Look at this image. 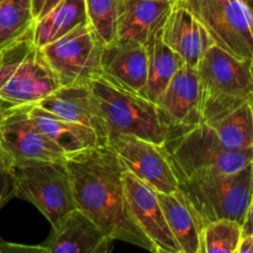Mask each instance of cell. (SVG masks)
Here are the masks:
<instances>
[{
	"mask_svg": "<svg viewBox=\"0 0 253 253\" xmlns=\"http://www.w3.org/2000/svg\"><path fill=\"white\" fill-rule=\"evenodd\" d=\"M77 209L108 239L128 242L155 253L156 247L131 214L126 197L125 167L109 145L66 156Z\"/></svg>",
	"mask_w": 253,
	"mask_h": 253,
	"instance_id": "obj_1",
	"label": "cell"
},
{
	"mask_svg": "<svg viewBox=\"0 0 253 253\" xmlns=\"http://www.w3.org/2000/svg\"><path fill=\"white\" fill-rule=\"evenodd\" d=\"M179 192L202 229L221 220L244 224L252 197L251 165L230 174H200L179 180Z\"/></svg>",
	"mask_w": 253,
	"mask_h": 253,
	"instance_id": "obj_2",
	"label": "cell"
},
{
	"mask_svg": "<svg viewBox=\"0 0 253 253\" xmlns=\"http://www.w3.org/2000/svg\"><path fill=\"white\" fill-rule=\"evenodd\" d=\"M32 35L0 51L1 111L36 105L61 86Z\"/></svg>",
	"mask_w": 253,
	"mask_h": 253,
	"instance_id": "obj_3",
	"label": "cell"
},
{
	"mask_svg": "<svg viewBox=\"0 0 253 253\" xmlns=\"http://www.w3.org/2000/svg\"><path fill=\"white\" fill-rule=\"evenodd\" d=\"M178 180L200 174H230L251 165L253 148L229 150L205 124L195 126L163 145Z\"/></svg>",
	"mask_w": 253,
	"mask_h": 253,
	"instance_id": "obj_4",
	"label": "cell"
},
{
	"mask_svg": "<svg viewBox=\"0 0 253 253\" xmlns=\"http://www.w3.org/2000/svg\"><path fill=\"white\" fill-rule=\"evenodd\" d=\"M89 86L99 103L108 138L126 135L165 145L168 130L155 103L140 94L124 90L101 77L91 81Z\"/></svg>",
	"mask_w": 253,
	"mask_h": 253,
	"instance_id": "obj_5",
	"label": "cell"
},
{
	"mask_svg": "<svg viewBox=\"0 0 253 253\" xmlns=\"http://www.w3.org/2000/svg\"><path fill=\"white\" fill-rule=\"evenodd\" d=\"M11 179L12 195L34 204L52 226L77 209L66 160L14 163Z\"/></svg>",
	"mask_w": 253,
	"mask_h": 253,
	"instance_id": "obj_6",
	"label": "cell"
},
{
	"mask_svg": "<svg viewBox=\"0 0 253 253\" xmlns=\"http://www.w3.org/2000/svg\"><path fill=\"white\" fill-rule=\"evenodd\" d=\"M205 27L215 46L241 61L253 56V14L240 0H177Z\"/></svg>",
	"mask_w": 253,
	"mask_h": 253,
	"instance_id": "obj_7",
	"label": "cell"
},
{
	"mask_svg": "<svg viewBox=\"0 0 253 253\" xmlns=\"http://www.w3.org/2000/svg\"><path fill=\"white\" fill-rule=\"evenodd\" d=\"M104 43L89 25L78 27L52 43L41 47L42 57L61 86L88 85L101 77Z\"/></svg>",
	"mask_w": 253,
	"mask_h": 253,
	"instance_id": "obj_8",
	"label": "cell"
},
{
	"mask_svg": "<svg viewBox=\"0 0 253 253\" xmlns=\"http://www.w3.org/2000/svg\"><path fill=\"white\" fill-rule=\"evenodd\" d=\"M125 169L162 194L178 190L179 180L163 146L133 136L116 135L108 138Z\"/></svg>",
	"mask_w": 253,
	"mask_h": 253,
	"instance_id": "obj_9",
	"label": "cell"
},
{
	"mask_svg": "<svg viewBox=\"0 0 253 253\" xmlns=\"http://www.w3.org/2000/svg\"><path fill=\"white\" fill-rule=\"evenodd\" d=\"M204 99L249 101L253 91L250 62L235 58L217 46H211L197 67Z\"/></svg>",
	"mask_w": 253,
	"mask_h": 253,
	"instance_id": "obj_10",
	"label": "cell"
},
{
	"mask_svg": "<svg viewBox=\"0 0 253 253\" xmlns=\"http://www.w3.org/2000/svg\"><path fill=\"white\" fill-rule=\"evenodd\" d=\"M156 105L168 130V138L203 124L204 91L197 68L184 64L173 77Z\"/></svg>",
	"mask_w": 253,
	"mask_h": 253,
	"instance_id": "obj_11",
	"label": "cell"
},
{
	"mask_svg": "<svg viewBox=\"0 0 253 253\" xmlns=\"http://www.w3.org/2000/svg\"><path fill=\"white\" fill-rule=\"evenodd\" d=\"M27 106L0 113V137L11 163L66 160L63 151L46 137L31 120Z\"/></svg>",
	"mask_w": 253,
	"mask_h": 253,
	"instance_id": "obj_12",
	"label": "cell"
},
{
	"mask_svg": "<svg viewBox=\"0 0 253 253\" xmlns=\"http://www.w3.org/2000/svg\"><path fill=\"white\" fill-rule=\"evenodd\" d=\"M101 78L126 91L142 94L147 82L148 56L145 44L116 37L104 44L100 58Z\"/></svg>",
	"mask_w": 253,
	"mask_h": 253,
	"instance_id": "obj_13",
	"label": "cell"
},
{
	"mask_svg": "<svg viewBox=\"0 0 253 253\" xmlns=\"http://www.w3.org/2000/svg\"><path fill=\"white\" fill-rule=\"evenodd\" d=\"M124 184L131 214L153 246L166 251H180L166 221L156 190L127 170L124 173Z\"/></svg>",
	"mask_w": 253,
	"mask_h": 253,
	"instance_id": "obj_14",
	"label": "cell"
},
{
	"mask_svg": "<svg viewBox=\"0 0 253 253\" xmlns=\"http://www.w3.org/2000/svg\"><path fill=\"white\" fill-rule=\"evenodd\" d=\"M36 105L63 120L91 128L100 140L108 145V128L104 123L98 100L89 84L59 86Z\"/></svg>",
	"mask_w": 253,
	"mask_h": 253,
	"instance_id": "obj_15",
	"label": "cell"
},
{
	"mask_svg": "<svg viewBox=\"0 0 253 253\" xmlns=\"http://www.w3.org/2000/svg\"><path fill=\"white\" fill-rule=\"evenodd\" d=\"M162 41L174 51L187 66L193 68H197L208 49L214 46L205 27L189 10L178 4H174L163 26Z\"/></svg>",
	"mask_w": 253,
	"mask_h": 253,
	"instance_id": "obj_16",
	"label": "cell"
},
{
	"mask_svg": "<svg viewBox=\"0 0 253 253\" xmlns=\"http://www.w3.org/2000/svg\"><path fill=\"white\" fill-rule=\"evenodd\" d=\"M174 4V0H121L118 37L146 44L162 31Z\"/></svg>",
	"mask_w": 253,
	"mask_h": 253,
	"instance_id": "obj_17",
	"label": "cell"
},
{
	"mask_svg": "<svg viewBox=\"0 0 253 253\" xmlns=\"http://www.w3.org/2000/svg\"><path fill=\"white\" fill-rule=\"evenodd\" d=\"M106 239L89 217L76 209L52 226L43 246L47 253H96Z\"/></svg>",
	"mask_w": 253,
	"mask_h": 253,
	"instance_id": "obj_18",
	"label": "cell"
},
{
	"mask_svg": "<svg viewBox=\"0 0 253 253\" xmlns=\"http://www.w3.org/2000/svg\"><path fill=\"white\" fill-rule=\"evenodd\" d=\"M29 115L36 127L54 145L58 146L66 156L96 146H105L91 128L63 120L39 105H30Z\"/></svg>",
	"mask_w": 253,
	"mask_h": 253,
	"instance_id": "obj_19",
	"label": "cell"
},
{
	"mask_svg": "<svg viewBox=\"0 0 253 253\" xmlns=\"http://www.w3.org/2000/svg\"><path fill=\"white\" fill-rule=\"evenodd\" d=\"M203 124L209 126L229 150L253 148V116L249 101L237 108L204 116Z\"/></svg>",
	"mask_w": 253,
	"mask_h": 253,
	"instance_id": "obj_20",
	"label": "cell"
},
{
	"mask_svg": "<svg viewBox=\"0 0 253 253\" xmlns=\"http://www.w3.org/2000/svg\"><path fill=\"white\" fill-rule=\"evenodd\" d=\"M157 198L162 207L168 227L180 251L184 253H199L203 229L179 189L170 194L157 193Z\"/></svg>",
	"mask_w": 253,
	"mask_h": 253,
	"instance_id": "obj_21",
	"label": "cell"
},
{
	"mask_svg": "<svg viewBox=\"0 0 253 253\" xmlns=\"http://www.w3.org/2000/svg\"><path fill=\"white\" fill-rule=\"evenodd\" d=\"M89 25L84 0H61L34 26L32 40L39 48L57 41L78 27Z\"/></svg>",
	"mask_w": 253,
	"mask_h": 253,
	"instance_id": "obj_22",
	"label": "cell"
},
{
	"mask_svg": "<svg viewBox=\"0 0 253 253\" xmlns=\"http://www.w3.org/2000/svg\"><path fill=\"white\" fill-rule=\"evenodd\" d=\"M148 56L147 82L141 95L157 104L173 77L184 66L183 59L162 41V31L145 44Z\"/></svg>",
	"mask_w": 253,
	"mask_h": 253,
	"instance_id": "obj_23",
	"label": "cell"
},
{
	"mask_svg": "<svg viewBox=\"0 0 253 253\" xmlns=\"http://www.w3.org/2000/svg\"><path fill=\"white\" fill-rule=\"evenodd\" d=\"M32 0H0V51L34 32Z\"/></svg>",
	"mask_w": 253,
	"mask_h": 253,
	"instance_id": "obj_24",
	"label": "cell"
},
{
	"mask_svg": "<svg viewBox=\"0 0 253 253\" xmlns=\"http://www.w3.org/2000/svg\"><path fill=\"white\" fill-rule=\"evenodd\" d=\"M242 239L241 225L229 220L203 227L199 253H236Z\"/></svg>",
	"mask_w": 253,
	"mask_h": 253,
	"instance_id": "obj_25",
	"label": "cell"
},
{
	"mask_svg": "<svg viewBox=\"0 0 253 253\" xmlns=\"http://www.w3.org/2000/svg\"><path fill=\"white\" fill-rule=\"evenodd\" d=\"M89 26L104 44L118 37L121 0H84Z\"/></svg>",
	"mask_w": 253,
	"mask_h": 253,
	"instance_id": "obj_26",
	"label": "cell"
},
{
	"mask_svg": "<svg viewBox=\"0 0 253 253\" xmlns=\"http://www.w3.org/2000/svg\"><path fill=\"white\" fill-rule=\"evenodd\" d=\"M1 113V110H0ZM12 163L2 146L0 137V209L9 202L12 195V179H11Z\"/></svg>",
	"mask_w": 253,
	"mask_h": 253,
	"instance_id": "obj_27",
	"label": "cell"
},
{
	"mask_svg": "<svg viewBox=\"0 0 253 253\" xmlns=\"http://www.w3.org/2000/svg\"><path fill=\"white\" fill-rule=\"evenodd\" d=\"M0 253H47V249L42 246H29V245L0 242Z\"/></svg>",
	"mask_w": 253,
	"mask_h": 253,
	"instance_id": "obj_28",
	"label": "cell"
},
{
	"mask_svg": "<svg viewBox=\"0 0 253 253\" xmlns=\"http://www.w3.org/2000/svg\"><path fill=\"white\" fill-rule=\"evenodd\" d=\"M61 0H32V10H34L35 19L40 20L51 11Z\"/></svg>",
	"mask_w": 253,
	"mask_h": 253,
	"instance_id": "obj_29",
	"label": "cell"
},
{
	"mask_svg": "<svg viewBox=\"0 0 253 253\" xmlns=\"http://www.w3.org/2000/svg\"><path fill=\"white\" fill-rule=\"evenodd\" d=\"M242 230V237L251 236L253 235V192L251 197V202H250L249 209H247L246 216H245L244 224L241 225Z\"/></svg>",
	"mask_w": 253,
	"mask_h": 253,
	"instance_id": "obj_30",
	"label": "cell"
},
{
	"mask_svg": "<svg viewBox=\"0 0 253 253\" xmlns=\"http://www.w3.org/2000/svg\"><path fill=\"white\" fill-rule=\"evenodd\" d=\"M236 253H253V235L242 237Z\"/></svg>",
	"mask_w": 253,
	"mask_h": 253,
	"instance_id": "obj_31",
	"label": "cell"
},
{
	"mask_svg": "<svg viewBox=\"0 0 253 253\" xmlns=\"http://www.w3.org/2000/svg\"><path fill=\"white\" fill-rule=\"evenodd\" d=\"M111 244H113V240L106 239L105 241H104V244L100 246L99 251L96 253H111V249H113V245Z\"/></svg>",
	"mask_w": 253,
	"mask_h": 253,
	"instance_id": "obj_32",
	"label": "cell"
},
{
	"mask_svg": "<svg viewBox=\"0 0 253 253\" xmlns=\"http://www.w3.org/2000/svg\"><path fill=\"white\" fill-rule=\"evenodd\" d=\"M240 1L244 2V4L246 5L250 10H251V12L253 14V0H240Z\"/></svg>",
	"mask_w": 253,
	"mask_h": 253,
	"instance_id": "obj_33",
	"label": "cell"
},
{
	"mask_svg": "<svg viewBox=\"0 0 253 253\" xmlns=\"http://www.w3.org/2000/svg\"><path fill=\"white\" fill-rule=\"evenodd\" d=\"M155 253H184L182 251H177V252H173V251H166V250H161V249H156Z\"/></svg>",
	"mask_w": 253,
	"mask_h": 253,
	"instance_id": "obj_34",
	"label": "cell"
},
{
	"mask_svg": "<svg viewBox=\"0 0 253 253\" xmlns=\"http://www.w3.org/2000/svg\"><path fill=\"white\" fill-rule=\"evenodd\" d=\"M249 104L250 106H251V110H252V116H253V91L251 93V95H250V99H249Z\"/></svg>",
	"mask_w": 253,
	"mask_h": 253,
	"instance_id": "obj_35",
	"label": "cell"
},
{
	"mask_svg": "<svg viewBox=\"0 0 253 253\" xmlns=\"http://www.w3.org/2000/svg\"><path fill=\"white\" fill-rule=\"evenodd\" d=\"M250 72H251V76H252V79H253V56H252L251 61H250Z\"/></svg>",
	"mask_w": 253,
	"mask_h": 253,
	"instance_id": "obj_36",
	"label": "cell"
},
{
	"mask_svg": "<svg viewBox=\"0 0 253 253\" xmlns=\"http://www.w3.org/2000/svg\"><path fill=\"white\" fill-rule=\"evenodd\" d=\"M251 169H252V189H253V158L251 161Z\"/></svg>",
	"mask_w": 253,
	"mask_h": 253,
	"instance_id": "obj_37",
	"label": "cell"
},
{
	"mask_svg": "<svg viewBox=\"0 0 253 253\" xmlns=\"http://www.w3.org/2000/svg\"><path fill=\"white\" fill-rule=\"evenodd\" d=\"M174 1H177V0H174Z\"/></svg>",
	"mask_w": 253,
	"mask_h": 253,
	"instance_id": "obj_38",
	"label": "cell"
},
{
	"mask_svg": "<svg viewBox=\"0 0 253 253\" xmlns=\"http://www.w3.org/2000/svg\"><path fill=\"white\" fill-rule=\"evenodd\" d=\"M0 242H1V240H0Z\"/></svg>",
	"mask_w": 253,
	"mask_h": 253,
	"instance_id": "obj_39",
	"label": "cell"
}]
</instances>
